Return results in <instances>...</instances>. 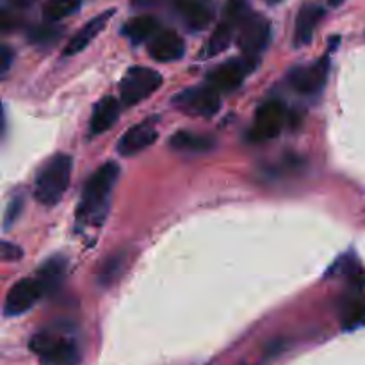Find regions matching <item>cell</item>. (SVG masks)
Masks as SVG:
<instances>
[{"label":"cell","mask_w":365,"mask_h":365,"mask_svg":"<svg viewBox=\"0 0 365 365\" xmlns=\"http://www.w3.org/2000/svg\"><path fill=\"white\" fill-rule=\"evenodd\" d=\"M120 177L116 163H106L88 178L77 207V221L86 227H102L110 205V192Z\"/></svg>","instance_id":"cell-1"},{"label":"cell","mask_w":365,"mask_h":365,"mask_svg":"<svg viewBox=\"0 0 365 365\" xmlns=\"http://www.w3.org/2000/svg\"><path fill=\"white\" fill-rule=\"evenodd\" d=\"M29 348L38 355L41 365H78L82 359L78 342L57 327L38 331L29 342Z\"/></svg>","instance_id":"cell-2"},{"label":"cell","mask_w":365,"mask_h":365,"mask_svg":"<svg viewBox=\"0 0 365 365\" xmlns=\"http://www.w3.org/2000/svg\"><path fill=\"white\" fill-rule=\"evenodd\" d=\"M73 160L66 153H57L45 163L34 180L36 202L45 207H53L63 200L71 178Z\"/></svg>","instance_id":"cell-3"},{"label":"cell","mask_w":365,"mask_h":365,"mask_svg":"<svg viewBox=\"0 0 365 365\" xmlns=\"http://www.w3.org/2000/svg\"><path fill=\"white\" fill-rule=\"evenodd\" d=\"M163 84V75L146 66H132L120 81L121 106L132 107L148 98Z\"/></svg>","instance_id":"cell-4"},{"label":"cell","mask_w":365,"mask_h":365,"mask_svg":"<svg viewBox=\"0 0 365 365\" xmlns=\"http://www.w3.org/2000/svg\"><path fill=\"white\" fill-rule=\"evenodd\" d=\"M180 113L191 114V116L210 118L220 110L221 96L217 89L212 86H195V88L182 89L180 93L171 100Z\"/></svg>","instance_id":"cell-5"},{"label":"cell","mask_w":365,"mask_h":365,"mask_svg":"<svg viewBox=\"0 0 365 365\" xmlns=\"http://www.w3.org/2000/svg\"><path fill=\"white\" fill-rule=\"evenodd\" d=\"M257 68V59L253 57H234V59H228L225 63H221L220 66L214 68L209 75H207V84L212 86L214 89H217L220 93L234 91L239 86L245 82V78L252 73Z\"/></svg>","instance_id":"cell-6"},{"label":"cell","mask_w":365,"mask_h":365,"mask_svg":"<svg viewBox=\"0 0 365 365\" xmlns=\"http://www.w3.org/2000/svg\"><path fill=\"white\" fill-rule=\"evenodd\" d=\"M271 39V24L262 14L252 13L237 29V45L246 57H257L267 48Z\"/></svg>","instance_id":"cell-7"},{"label":"cell","mask_w":365,"mask_h":365,"mask_svg":"<svg viewBox=\"0 0 365 365\" xmlns=\"http://www.w3.org/2000/svg\"><path fill=\"white\" fill-rule=\"evenodd\" d=\"M330 73V59L328 56L321 57L312 64L294 66L287 75L289 86L299 95H317L324 88Z\"/></svg>","instance_id":"cell-8"},{"label":"cell","mask_w":365,"mask_h":365,"mask_svg":"<svg viewBox=\"0 0 365 365\" xmlns=\"http://www.w3.org/2000/svg\"><path fill=\"white\" fill-rule=\"evenodd\" d=\"M285 125V107L278 100H269L264 102L259 109L255 110V120L250 130V139L257 143L269 141L274 139L282 132Z\"/></svg>","instance_id":"cell-9"},{"label":"cell","mask_w":365,"mask_h":365,"mask_svg":"<svg viewBox=\"0 0 365 365\" xmlns=\"http://www.w3.org/2000/svg\"><path fill=\"white\" fill-rule=\"evenodd\" d=\"M46 294L38 278H24L9 289L4 302V316L16 317L29 312Z\"/></svg>","instance_id":"cell-10"},{"label":"cell","mask_w":365,"mask_h":365,"mask_svg":"<svg viewBox=\"0 0 365 365\" xmlns=\"http://www.w3.org/2000/svg\"><path fill=\"white\" fill-rule=\"evenodd\" d=\"M148 56L157 63H173L184 57L185 43L175 31H159L148 41Z\"/></svg>","instance_id":"cell-11"},{"label":"cell","mask_w":365,"mask_h":365,"mask_svg":"<svg viewBox=\"0 0 365 365\" xmlns=\"http://www.w3.org/2000/svg\"><path fill=\"white\" fill-rule=\"evenodd\" d=\"M159 138V132L155 130V127L150 123H138L132 128H128L123 135L120 138L116 145V152L121 157H132L138 155L139 152L146 150L148 146H152L153 143Z\"/></svg>","instance_id":"cell-12"},{"label":"cell","mask_w":365,"mask_h":365,"mask_svg":"<svg viewBox=\"0 0 365 365\" xmlns=\"http://www.w3.org/2000/svg\"><path fill=\"white\" fill-rule=\"evenodd\" d=\"M113 14H114V9H107L106 13L98 14V16H95L93 20H89L88 24H86L84 27L77 32V34L71 36V39L68 41V45L64 46L63 56H66V57L77 56V53H81L86 46L91 45L93 39H95L96 36L103 31V29H106L107 21L110 20V16H113Z\"/></svg>","instance_id":"cell-13"},{"label":"cell","mask_w":365,"mask_h":365,"mask_svg":"<svg viewBox=\"0 0 365 365\" xmlns=\"http://www.w3.org/2000/svg\"><path fill=\"white\" fill-rule=\"evenodd\" d=\"M324 9L317 4H305L299 9L294 27V46H305L312 41L317 25L323 20Z\"/></svg>","instance_id":"cell-14"},{"label":"cell","mask_w":365,"mask_h":365,"mask_svg":"<svg viewBox=\"0 0 365 365\" xmlns=\"http://www.w3.org/2000/svg\"><path fill=\"white\" fill-rule=\"evenodd\" d=\"M120 103L118 98L107 95L93 107L91 120H89V135H98L109 130L120 118Z\"/></svg>","instance_id":"cell-15"},{"label":"cell","mask_w":365,"mask_h":365,"mask_svg":"<svg viewBox=\"0 0 365 365\" xmlns=\"http://www.w3.org/2000/svg\"><path fill=\"white\" fill-rule=\"evenodd\" d=\"M177 9L191 31H203L212 21V9L203 0H177Z\"/></svg>","instance_id":"cell-16"},{"label":"cell","mask_w":365,"mask_h":365,"mask_svg":"<svg viewBox=\"0 0 365 365\" xmlns=\"http://www.w3.org/2000/svg\"><path fill=\"white\" fill-rule=\"evenodd\" d=\"M170 146L177 152L184 153H207L214 150L216 141L207 134H196V132L180 130L170 138Z\"/></svg>","instance_id":"cell-17"},{"label":"cell","mask_w":365,"mask_h":365,"mask_svg":"<svg viewBox=\"0 0 365 365\" xmlns=\"http://www.w3.org/2000/svg\"><path fill=\"white\" fill-rule=\"evenodd\" d=\"M157 32H159V21H157V18L150 16V14L132 18L121 29V34L130 39V43H134V45L150 41Z\"/></svg>","instance_id":"cell-18"},{"label":"cell","mask_w":365,"mask_h":365,"mask_svg":"<svg viewBox=\"0 0 365 365\" xmlns=\"http://www.w3.org/2000/svg\"><path fill=\"white\" fill-rule=\"evenodd\" d=\"M235 34H237V27H235L234 24H230V21L221 20L220 24H217V27L214 29L205 50H203V59H209V57H214L217 56V53L225 52V50L232 45V39H234Z\"/></svg>","instance_id":"cell-19"},{"label":"cell","mask_w":365,"mask_h":365,"mask_svg":"<svg viewBox=\"0 0 365 365\" xmlns=\"http://www.w3.org/2000/svg\"><path fill=\"white\" fill-rule=\"evenodd\" d=\"M64 267H66V262H64L63 257H52V259H48L41 267H39L36 278L41 282L45 292L53 291V289L59 285V282L63 280Z\"/></svg>","instance_id":"cell-20"},{"label":"cell","mask_w":365,"mask_h":365,"mask_svg":"<svg viewBox=\"0 0 365 365\" xmlns=\"http://www.w3.org/2000/svg\"><path fill=\"white\" fill-rule=\"evenodd\" d=\"M78 7H81V0H46L43 4V16L48 21H59L77 13Z\"/></svg>","instance_id":"cell-21"},{"label":"cell","mask_w":365,"mask_h":365,"mask_svg":"<svg viewBox=\"0 0 365 365\" xmlns=\"http://www.w3.org/2000/svg\"><path fill=\"white\" fill-rule=\"evenodd\" d=\"M362 327H365V296H360L349 303L342 317V328L346 331H353Z\"/></svg>","instance_id":"cell-22"},{"label":"cell","mask_w":365,"mask_h":365,"mask_svg":"<svg viewBox=\"0 0 365 365\" xmlns=\"http://www.w3.org/2000/svg\"><path fill=\"white\" fill-rule=\"evenodd\" d=\"M252 13L253 11L250 7L248 0H227V6H225L223 11V20L230 21V24H234L239 29V25Z\"/></svg>","instance_id":"cell-23"},{"label":"cell","mask_w":365,"mask_h":365,"mask_svg":"<svg viewBox=\"0 0 365 365\" xmlns=\"http://www.w3.org/2000/svg\"><path fill=\"white\" fill-rule=\"evenodd\" d=\"M125 266V255H113L110 259H107L106 262L100 267V277L98 284L102 285H110L118 278V274L121 273Z\"/></svg>","instance_id":"cell-24"},{"label":"cell","mask_w":365,"mask_h":365,"mask_svg":"<svg viewBox=\"0 0 365 365\" xmlns=\"http://www.w3.org/2000/svg\"><path fill=\"white\" fill-rule=\"evenodd\" d=\"M61 36L59 29L52 27V25H38V27L32 29L29 32V41L36 43V45H50V43L56 41Z\"/></svg>","instance_id":"cell-25"},{"label":"cell","mask_w":365,"mask_h":365,"mask_svg":"<svg viewBox=\"0 0 365 365\" xmlns=\"http://www.w3.org/2000/svg\"><path fill=\"white\" fill-rule=\"evenodd\" d=\"M21 209H24V198L16 196V198L11 200V203L7 205L6 216H4V228H6V230H9L11 225L16 223V220L21 214Z\"/></svg>","instance_id":"cell-26"},{"label":"cell","mask_w":365,"mask_h":365,"mask_svg":"<svg viewBox=\"0 0 365 365\" xmlns=\"http://www.w3.org/2000/svg\"><path fill=\"white\" fill-rule=\"evenodd\" d=\"M359 271V266H356V260L353 259L351 255H346L342 259H339L337 264H334L330 269V277H335V274H353Z\"/></svg>","instance_id":"cell-27"},{"label":"cell","mask_w":365,"mask_h":365,"mask_svg":"<svg viewBox=\"0 0 365 365\" xmlns=\"http://www.w3.org/2000/svg\"><path fill=\"white\" fill-rule=\"evenodd\" d=\"M13 59H14L13 50H11L7 45H2V48H0V70H2V77H6L7 75L11 64H13Z\"/></svg>","instance_id":"cell-28"},{"label":"cell","mask_w":365,"mask_h":365,"mask_svg":"<svg viewBox=\"0 0 365 365\" xmlns=\"http://www.w3.org/2000/svg\"><path fill=\"white\" fill-rule=\"evenodd\" d=\"M0 255L4 260H18L21 257V250L18 246L11 245V242L2 241V248H0Z\"/></svg>","instance_id":"cell-29"},{"label":"cell","mask_w":365,"mask_h":365,"mask_svg":"<svg viewBox=\"0 0 365 365\" xmlns=\"http://www.w3.org/2000/svg\"><path fill=\"white\" fill-rule=\"evenodd\" d=\"M7 4L13 9H27V7H31L34 4V0H7Z\"/></svg>","instance_id":"cell-30"},{"label":"cell","mask_w":365,"mask_h":365,"mask_svg":"<svg viewBox=\"0 0 365 365\" xmlns=\"http://www.w3.org/2000/svg\"><path fill=\"white\" fill-rule=\"evenodd\" d=\"M155 2V0H130V4L134 7H148V6H152V4Z\"/></svg>","instance_id":"cell-31"},{"label":"cell","mask_w":365,"mask_h":365,"mask_svg":"<svg viewBox=\"0 0 365 365\" xmlns=\"http://www.w3.org/2000/svg\"><path fill=\"white\" fill-rule=\"evenodd\" d=\"M342 2H346V0H328V4H330L331 7H337V6H341Z\"/></svg>","instance_id":"cell-32"},{"label":"cell","mask_w":365,"mask_h":365,"mask_svg":"<svg viewBox=\"0 0 365 365\" xmlns=\"http://www.w3.org/2000/svg\"><path fill=\"white\" fill-rule=\"evenodd\" d=\"M264 2H267V4H278V2H280V0H264Z\"/></svg>","instance_id":"cell-33"}]
</instances>
